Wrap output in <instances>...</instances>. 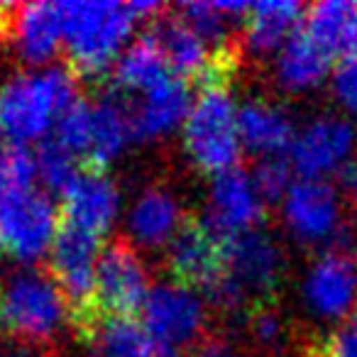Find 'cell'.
<instances>
[{"label":"cell","instance_id":"25","mask_svg":"<svg viewBox=\"0 0 357 357\" xmlns=\"http://www.w3.org/2000/svg\"><path fill=\"white\" fill-rule=\"evenodd\" d=\"M98 357H176L135 321H105L93 335Z\"/></svg>","mask_w":357,"mask_h":357},{"label":"cell","instance_id":"22","mask_svg":"<svg viewBox=\"0 0 357 357\" xmlns=\"http://www.w3.org/2000/svg\"><path fill=\"white\" fill-rule=\"evenodd\" d=\"M130 137H132L130 115L118 100L103 98L93 103V132H91V147L84 159V169L105 172V167L123 152Z\"/></svg>","mask_w":357,"mask_h":357},{"label":"cell","instance_id":"20","mask_svg":"<svg viewBox=\"0 0 357 357\" xmlns=\"http://www.w3.org/2000/svg\"><path fill=\"white\" fill-rule=\"evenodd\" d=\"M331 71V54L303 32H294L279 50L277 81L287 91H311Z\"/></svg>","mask_w":357,"mask_h":357},{"label":"cell","instance_id":"3","mask_svg":"<svg viewBox=\"0 0 357 357\" xmlns=\"http://www.w3.org/2000/svg\"><path fill=\"white\" fill-rule=\"evenodd\" d=\"M284 272V255L267 233H245L225 245V272L211 289L215 306L238 311L259 306L277 291Z\"/></svg>","mask_w":357,"mask_h":357},{"label":"cell","instance_id":"19","mask_svg":"<svg viewBox=\"0 0 357 357\" xmlns=\"http://www.w3.org/2000/svg\"><path fill=\"white\" fill-rule=\"evenodd\" d=\"M240 139L257 154L277 157L282 149L294 144V125L284 108L264 98H252L238 110Z\"/></svg>","mask_w":357,"mask_h":357},{"label":"cell","instance_id":"16","mask_svg":"<svg viewBox=\"0 0 357 357\" xmlns=\"http://www.w3.org/2000/svg\"><path fill=\"white\" fill-rule=\"evenodd\" d=\"M10 40L15 42L17 54L25 61H30V64L50 61L59 50L61 40H64L59 3L17 6Z\"/></svg>","mask_w":357,"mask_h":357},{"label":"cell","instance_id":"34","mask_svg":"<svg viewBox=\"0 0 357 357\" xmlns=\"http://www.w3.org/2000/svg\"><path fill=\"white\" fill-rule=\"evenodd\" d=\"M189 357H235V352L220 340H206L196 345Z\"/></svg>","mask_w":357,"mask_h":357},{"label":"cell","instance_id":"18","mask_svg":"<svg viewBox=\"0 0 357 357\" xmlns=\"http://www.w3.org/2000/svg\"><path fill=\"white\" fill-rule=\"evenodd\" d=\"M184 220L186 218L181 215V208L172 194L162 189H147L130 208L128 230L137 245L154 250L162 245H172Z\"/></svg>","mask_w":357,"mask_h":357},{"label":"cell","instance_id":"23","mask_svg":"<svg viewBox=\"0 0 357 357\" xmlns=\"http://www.w3.org/2000/svg\"><path fill=\"white\" fill-rule=\"evenodd\" d=\"M169 71L172 69H169L162 47L157 45L152 35H144L118 56L113 81L123 91H144L147 93L149 89H154L172 76Z\"/></svg>","mask_w":357,"mask_h":357},{"label":"cell","instance_id":"13","mask_svg":"<svg viewBox=\"0 0 357 357\" xmlns=\"http://www.w3.org/2000/svg\"><path fill=\"white\" fill-rule=\"evenodd\" d=\"M355 128L335 115L308 123L291 144V164L303 178H321L337 172L355 149Z\"/></svg>","mask_w":357,"mask_h":357},{"label":"cell","instance_id":"11","mask_svg":"<svg viewBox=\"0 0 357 357\" xmlns=\"http://www.w3.org/2000/svg\"><path fill=\"white\" fill-rule=\"evenodd\" d=\"M308 311L326 321H340L357 306V257L350 252H326L311 264L303 279Z\"/></svg>","mask_w":357,"mask_h":357},{"label":"cell","instance_id":"12","mask_svg":"<svg viewBox=\"0 0 357 357\" xmlns=\"http://www.w3.org/2000/svg\"><path fill=\"white\" fill-rule=\"evenodd\" d=\"M262 211V199L255 189L252 176L240 169H230L213 178L206 225L220 240L230 243L240 235L257 230Z\"/></svg>","mask_w":357,"mask_h":357},{"label":"cell","instance_id":"31","mask_svg":"<svg viewBox=\"0 0 357 357\" xmlns=\"http://www.w3.org/2000/svg\"><path fill=\"white\" fill-rule=\"evenodd\" d=\"M333 89H335L337 100L350 113L357 115V52L340 59L335 69V79H333Z\"/></svg>","mask_w":357,"mask_h":357},{"label":"cell","instance_id":"5","mask_svg":"<svg viewBox=\"0 0 357 357\" xmlns=\"http://www.w3.org/2000/svg\"><path fill=\"white\" fill-rule=\"evenodd\" d=\"M184 149L206 174L235 169L240 157L238 110L228 89H204L184 123Z\"/></svg>","mask_w":357,"mask_h":357},{"label":"cell","instance_id":"29","mask_svg":"<svg viewBox=\"0 0 357 357\" xmlns=\"http://www.w3.org/2000/svg\"><path fill=\"white\" fill-rule=\"evenodd\" d=\"M35 176L37 162L32 157V152H27L22 144L10 142L0 147V196L32 189Z\"/></svg>","mask_w":357,"mask_h":357},{"label":"cell","instance_id":"30","mask_svg":"<svg viewBox=\"0 0 357 357\" xmlns=\"http://www.w3.org/2000/svg\"><path fill=\"white\" fill-rule=\"evenodd\" d=\"M289 176H291L289 162H284L279 157H264L255 167L252 184L257 189L259 199L267 201V204H274V201L287 199L289 189H291V178Z\"/></svg>","mask_w":357,"mask_h":357},{"label":"cell","instance_id":"8","mask_svg":"<svg viewBox=\"0 0 357 357\" xmlns=\"http://www.w3.org/2000/svg\"><path fill=\"white\" fill-rule=\"evenodd\" d=\"M225 240H220L206 220L186 218L169 245V272L184 289L206 291L220 282L225 272Z\"/></svg>","mask_w":357,"mask_h":357},{"label":"cell","instance_id":"14","mask_svg":"<svg viewBox=\"0 0 357 357\" xmlns=\"http://www.w3.org/2000/svg\"><path fill=\"white\" fill-rule=\"evenodd\" d=\"M61 196H64L61 220L96 235V238H103L118 218L120 194L113 178L105 172L81 169Z\"/></svg>","mask_w":357,"mask_h":357},{"label":"cell","instance_id":"6","mask_svg":"<svg viewBox=\"0 0 357 357\" xmlns=\"http://www.w3.org/2000/svg\"><path fill=\"white\" fill-rule=\"evenodd\" d=\"M147 272L128 240H115L100 252L96 267V311L105 321H132L144 308Z\"/></svg>","mask_w":357,"mask_h":357},{"label":"cell","instance_id":"17","mask_svg":"<svg viewBox=\"0 0 357 357\" xmlns=\"http://www.w3.org/2000/svg\"><path fill=\"white\" fill-rule=\"evenodd\" d=\"M149 35L162 47L167 64L178 79H194L199 81L201 74L208 66L213 50L208 42L189 25L181 15H164L154 20V27Z\"/></svg>","mask_w":357,"mask_h":357},{"label":"cell","instance_id":"24","mask_svg":"<svg viewBox=\"0 0 357 357\" xmlns=\"http://www.w3.org/2000/svg\"><path fill=\"white\" fill-rule=\"evenodd\" d=\"M303 8L291 0H272V3H257L248 13V45L255 52L282 50L289 37L296 32L301 22Z\"/></svg>","mask_w":357,"mask_h":357},{"label":"cell","instance_id":"1","mask_svg":"<svg viewBox=\"0 0 357 357\" xmlns=\"http://www.w3.org/2000/svg\"><path fill=\"white\" fill-rule=\"evenodd\" d=\"M76 100L74 74L64 66L15 76L0 89V135L10 144L40 139Z\"/></svg>","mask_w":357,"mask_h":357},{"label":"cell","instance_id":"32","mask_svg":"<svg viewBox=\"0 0 357 357\" xmlns=\"http://www.w3.org/2000/svg\"><path fill=\"white\" fill-rule=\"evenodd\" d=\"M313 357H357V318L331 333L316 347Z\"/></svg>","mask_w":357,"mask_h":357},{"label":"cell","instance_id":"33","mask_svg":"<svg viewBox=\"0 0 357 357\" xmlns=\"http://www.w3.org/2000/svg\"><path fill=\"white\" fill-rule=\"evenodd\" d=\"M252 333L259 342L264 345H274L282 337V318L274 311H267V308H257L252 313Z\"/></svg>","mask_w":357,"mask_h":357},{"label":"cell","instance_id":"35","mask_svg":"<svg viewBox=\"0 0 357 357\" xmlns=\"http://www.w3.org/2000/svg\"><path fill=\"white\" fill-rule=\"evenodd\" d=\"M347 186H350V194L352 199L357 201V162L350 167V172H347Z\"/></svg>","mask_w":357,"mask_h":357},{"label":"cell","instance_id":"27","mask_svg":"<svg viewBox=\"0 0 357 357\" xmlns=\"http://www.w3.org/2000/svg\"><path fill=\"white\" fill-rule=\"evenodd\" d=\"M54 132L56 142L74 157H81V162H84L91 147V132H93V103L76 100L74 105H69L61 113V118L56 120Z\"/></svg>","mask_w":357,"mask_h":357},{"label":"cell","instance_id":"28","mask_svg":"<svg viewBox=\"0 0 357 357\" xmlns=\"http://www.w3.org/2000/svg\"><path fill=\"white\" fill-rule=\"evenodd\" d=\"M35 162H37V174H40V178L45 181L47 189L61 191V194L69 189L71 181L79 174L74 164V154L66 152L56 139H45L37 147Z\"/></svg>","mask_w":357,"mask_h":357},{"label":"cell","instance_id":"10","mask_svg":"<svg viewBox=\"0 0 357 357\" xmlns=\"http://www.w3.org/2000/svg\"><path fill=\"white\" fill-rule=\"evenodd\" d=\"M144 331L167 347H178L196 340L204 331V303L191 289L162 284L149 291L142 308Z\"/></svg>","mask_w":357,"mask_h":357},{"label":"cell","instance_id":"21","mask_svg":"<svg viewBox=\"0 0 357 357\" xmlns=\"http://www.w3.org/2000/svg\"><path fill=\"white\" fill-rule=\"evenodd\" d=\"M306 35L331 56H347L357 52V3L350 0L316 3L306 15Z\"/></svg>","mask_w":357,"mask_h":357},{"label":"cell","instance_id":"4","mask_svg":"<svg viewBox=\"0 0 357 357\" xmlns=\"http://www.w3.org/2000/svg\"><path fill=\"white\" fill-rule=\"evenodd\" d=\"M66 316V298L50 274L22 269L0 287V326L22 340L45 345L61 331Z\"/></svg>","mask_w":357,"mask_h":357},{"label":"cell","instance_id":"15","mask_svg":"<svg viewBox=\"0 0 357 357\" xmlns=\"http://www.w3.org/2000/svg\"><path fill=\"white\" fill-rule=\"evenodd\" d=\"M186 79L169 76L144 93L142 103L130 113V130L135 139H152L172 132L191 113Z\"/></svg>","mask_w":357,"mask_h":357},{"label":"cell","instance_id":"26","mask_svg":"<svg viewBox=\"0 0 357 357\" xmlns=\"http://www.w3.org/2000/svg\"><path fill=\"white\" fill-rule=\"evenodd\" d=\"M248 3H230V0H220V3H184L178 6V15L184 17L206 42L211 50H220L225 45H233L230 40V25L240 20V15L250 13Z\"/></svg>","mask_w":357,"mask_h":357},{"label":"cell","instance_id":"9","mask_svg":"<svg viewBox=\"0 0 357 357\" xmlns=\"http://www.w3.org/2000/svg\"><path fill=\"white\" fill-rule=\"evenodd\" d=\"M284 220L296 240L306 245H333L340 230V201L331 184L321 178H301L284 199Z\"/></svg>","mask_w":357,"mask_h":357},{"label":"cell","instance_id":"2","mask_svg":"<svg viewBox=\"0 0 357 357\" xmlns=\"http://www.w3.org/2000/svg\"><path fill=\"white\" fill-rule=\"evenodd\" d=\"M59 10L69 66L79 76L100 74L137 22L130 3H59Z\"/></svg>","mask_w":357,"mask_h":357},{"label":"cell","instance_id":"7","mask_svg":"<svg viewBox=\"0 0 357 357\" xmlns=\"http://www.w3.org/2000/svg\"><path fill=\"white\" fill-rule=\"evenodd\" d=\"M54 206L35 189L0 196V245L22 262L40 259L54 243Z\"/></svg>","mask_w":357,"mask_h":357}]
</instances>
